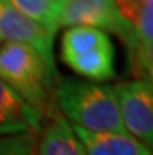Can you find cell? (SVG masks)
<instances>
[{
  "label": "cell",
  "mask_w": 153,
  "mask_h": 155,
  "mask_svg": "<svg viewBox=\"0 0 153 155\" xmlns=\"http://www.w3.org/2000/svg\"><path fill=\"white\" fill-rule=\"evenodd\" d=\"M33 155H36V150H34V152H33Z\"/></svg>",
  "instance_id": "obj_14"
},
{
  "label": "cell",
  "mask_w": 153,
  "mask_h": 155,
  "mask_svg": "<svg viewBox=\"0 0 153 155\" xmlns=\"http://www.w3.org/2000/svg\"><path fill=\"white\" fill-rule=\"evenodd\" d=\"M58 27H91L113 31L127 42L133 28L119 14L113 0H66L61 6Z\"/></svg>",
  "instance_id": "obj_5"
},
{
  "label": "cell",
  "mask_w": 153,
  "mask_h": 155,
  "mask_svg": "<svg viewBox=\"0 0 153 155\" xmlns=\"http://www.w3.org/2000/svg\"><path fill=\"white\" fill-rule=\"evenodd\" d=\"M117 11L120 14V17L130 25H133L134 19H136V14L139 10L141 0H113Z\"/></svg>",
  "instance_id": "obj_12"
},
{
  "label": "cell",
  "mask_w": 153,
  "mask_h": 155,
  "mask_svg": "<svg viewBox=\"0 0 153 155\" xmlns=\"http://www.w3.org/2000/svg\"><path fill=\"white\" fill-rule=\"evenodd\" d=\"M0 36L11 42H21L33 47L55 69L53 39L55 35L41 24L21 13L10 0H0Z\"/></svg>",
  "instance_id": "obj_6"
},
{
  "label": "cell",
  "mask_w": 153,
  "mask_h": 155,
  "mask_svg": "<svg viewBox=\"0 0 153 155\" xmlns=\"http://www.w3.org/2000/svg\"><path fill=\"white\" fill-rule=\"evenodd\" d=\"M0 41H2V36H0Z\"/></svg>",
  "instance_id": "obj_15"
},
{
  "label": "cell",
  "mask_w": 153,
  "mask_h": 155,
  "mask_svg": "<svg viewBox=\"0 0 153 155\" xmlns=\"http://www.w3.org/2000/svg\"><path fill=\"white\" fill-rule=\"evenodd\" d=\"M123 129L131 138L151 149L153 144V88L151 81L130 80L113 86Z\"/></svg>",
  "instance_id": "obj_4"
},
{
  "label": "cell",
  "mask_w": 153,
  "mask_h": 155,
  "mask_svg": "<svg viewBox=\"0 0 153 155\" xmlns=\"http://www.w3.org/2000/svg\"><path fill=\"white\" fill-rule=\"evenodd\" d=\"M61 61L75 74L100 83L116 77L114 47L106 31L70 27L61 39Z\"/></svg>",
  "instance_id": "obj_3"
},
{
  "label": "cell",
  "mask_w": 153,
  "mask_h": 155,
  "mask_svg": "<svg viewBox=\"0 0 153 155\" xmlns=\"http://www.w3.org/2000/svg\"><path fill=\"white\" fill-rule=\"evenodd\" d=\"M53 74L55 69L30 45L6 41L0 47V80L41 114L49 105Z\"/></svg>",
  "instance_id": "obj_2"
},
{
  "label": "cell",
  "mask_w": 153,
  "mask_h": 155,
  "mask_svg": "<svg viewBox=\"0 0 153 155\" xmlns=\"http://www.w3.org/2000/svg\"><path fill=\"white\" fill-rule=\"evenodd\" d=\"M42 114L0 80V138L41 132Z\"/></svg>",
  "instance_id": "obj_7"
},
{
  "label": "cell",
  "mask_w": 153,
  "mask_h": 155,
  "mask_svg": "<svg viewBox=\"0 0 153 155\" xmlns=\"http://www.w3.org/2000/svg\"><path fill=\"white\" fill-rule=\"evenodd\" d=\"M34 135H13L0 138V155H33Z\"/></svg>",
  "instance_id": "obj_11"
},
{
  "label": "cell",
  "mask_w": 153,
  "mask_h": 155,
  "mask_svg": "<svg viewBox=\"0 0 153 155\" xmlns=\"http://www.w3.org/2000/svg\"><path fill=\"white\" fill-rule=\"evenodd\" d=\"M55 99L61 114L72 125L97 133H127L110 85L66 78L58 85Z\"/></svg>",
  "instance_id": "obj_1"
},
{
  "label": "cell",
  "mask_w": 153,
  "mask_h": 155,
  "mask_svg": "<svg viewBox=\"0 0 153 155\" xmlns=\"http://www.w3.org/2000/svg\"><path fill=\"white\" fill-rule=\"evenodd\" d=\"M36 155H84V149L72 124L61 113H53L41 135Z\"/></svg>",
  "instance_id": "obj_9"
},
{
  "label": "cell",
  "mask_w": 153,
  "mask_h": 155,
  "mask_svg": "<svg viewBox=\"0 0 153 155\" xmlns=\"http://www.w3.org/2000/svg\"><path fill=\"white\" fill-rule=\"evenodd\" d=\"M84 155H151V150L127 133H97L72 125Z\"/></svg>",
  "instance_id": "obj_8"
},
{
  "label": "cell",
  "mask_w": 153,
  "mask_h": 155,
  "mask_svg": "<svg viewBox=\"0 0 153 155\" xmlns=\"http://www.w3.org/2000/svg\"><path fill=\"white\" fill-rule=\"evenodd\" d=\"M10 2L21 13L41 24L53 35L58 31V17L62 6L58 0H10Z\"/></svg>",
  "instance_id": "obj_10"
},
{
  "label": "cell",
  "mask_w": 153,
  "mask_h": 155,
  "mask_svg": "<svg viewBox=\"0 0 153 155\" xmlns=\"http://www.w3.org/2000/svg\"><path fill=\"white\" fill-rule=\"evenodd\" d=\"M58 2H59V3L62 5V3H64V2H66V0H58Z\"/></svg>",
  "instance_id": "obj_13"
}]
</instances>
